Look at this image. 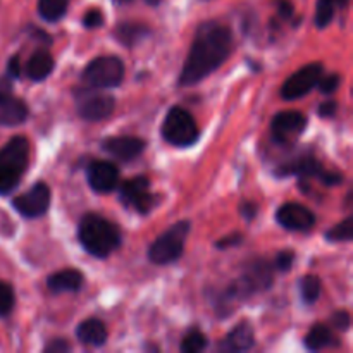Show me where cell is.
<instances>
[{"instance_id":"obj_27","label":"cell","mask_w":353,"mask_h":353,"mask_svg":"<svg viewBox=\"0 0 353 353\" xmlns=\"http://www.w3.org/2000/svg\"><path fill=\"white\" fill-rule=\"evenodd\" d=\"M334 9H336V2L334 0H317L316 9V24L317 28H326L331 23L334 16Z\"/></svg>"},{"instance_id":"obj_12","label":"cell","mask_w":353,"mask_h":353,"mask_svg":"<svg viewBox=\"0 0 353 353\" xmlns=\"http://www.w3.org/2000/svg\"><path fill=\"white\" fill-rule=\"evenodd\" d=\"M50 188L45 183H37L26 193L16 196L12 205L21 216L33 219V217H40L47 212L48 207H50Z\"/></svg>"},{"instance_id":"obj_14","label":"cell","mask_w":353,"mask_h":353,"mask_svg":"<svg viewBox=\"0 0 353 353\" xmlns=\"http://www.w3.org/2000/svg\"><path fill=\"white\" fill-rule=\"evenodd\" d=\"M88 185L97 193H110L119 183V169L107 161H95L88 165Z\"/></svg>"},{"instance_id":"obj_6","label":"cell","mask_w":353,"mask_h":353,"mask_svg":"<svg viewBox=\"0 0 353 353\" xmlns=\"http://www.w3.org/2000/svg\"><path fill=\"white\" fill-rule=\"evenodd\" d=\"M188 233V221L176 223L174 226L169 228L164 234H161V236L152 243L150 250H148V259H150L154 264H171V262L178 261L183 254V248H185V241Z\"/></svg>"},{"instance_id":"obj_34","label":"cell","mask_w":353,"mask_h":353,"mask_svg":"<svg viewBox=\"0 0 353 353\" xmlns=\"http://www.w3.org/2000/svg\"><path fill=\"white\" fill-rule=\"evenodd\" d=\"M241 240H243V238H241V234L234 233V234H231V236H226V238H223V240L217 241L216 247L221 248V250H224V248L236 247V245L241 243Z\"/></svg>"},{"instance_id":"obj_4","label":"cell","mask_w":353,"mask_h":353,"mask_svg":"<svg viewBox=\"0 0 353 353\" xmlns=\"http://www.w3.org/2000/svg\"><path fill=\"white\" fill-rule=\"evenodd\" d=\"M272 285V268L265 261H255L254 264L248 265L245 269L243 274L240 276L236 283L228 288V292L221 296L219 302L224 307H228L231 302H240V300H247L248 296L254 293L264 292Z\"/></svg>"},{"instance_id":"obj_32","label":"cell","mask_w":353,"mask_h":353,"mask_svg":"<svg viewBox=\"0 0 353 353\" xmlns=\"http://www.w3.org/2000/svg\"><path fill=\"white\" fill-rule=\"evenodd\" d=\"M331 324H333L336 330L347 331L350 327V314L347 310H338L333 317H331Z\"/></svg>"},{"instance_id":"obj_3","label":"cell","mask_w":353,"mask_h":353,"mask_svg":"<svg viewBox=\"0 0 353 353\" xmlns=\"http://www.w3.org/2000/svg\"><path fill=\"white\" fill-rule=\"evenodd\" d=\"M30 161V143L24 137H14L0 150V195L17 188Z\"/></svg>"},{"instance_id":"obj_5","label":"cell","mask_w":353,"mask_h":353,"mask_svg":"<svg viewBox=\"0 0 353 353\" xmlns=\"http://www.w3.org/2000/svg\"><path fill=\"white\" fill-rule=\"evenodd\" d=\"M162 137L174 147H192L199 141V126L192 114L181 107H172L162 124Z\"/></svg>"},{"instance_id":"obj_36","label":"cell","mask_w":353,"mask_h":353,"mask_svg":"<svg viewBox=\"0 0 353 353\" xmlns=\"http://www.w3.org/2000/svg\"><path fill=\"white\" fill-rule=\"evenodd\" d=\"M336 109H338V105H336V102H333V100H331V102H324V103H321V107H319V116L321 117H333L334 114H336Z\"/></svg>"},{"instance_id":"obj_8","label":"cell","mask_w":353,"mask_h":353,"mask_svg":"<svg viewBox=\"0 0 353 353\" xmlns=\"http://www.w3.org/2000/svg\"><path fill=\"white\" fill-rule=\"evenodd\" d=\"M116 100L109 93H103L90 86L88 90L76 92V109L86 121H102L112 114Z\"/></svg>"},{"instance_id":"obj_23","label":"cell","mask_w":353,"mask_h":353,"mask_svg":"<svg viewBox=\"0 0 353 353\" xmlns=\"http://www.w3.org/2000/svg\"><path fill=\"white\" fill-rule=\"evenodd\" d=\"M69 2L71 0H38V12L45 21L55 23L68 12Z\"/></svg>"},{"instance_id":"obj_16","label":"cell","mask_w":353,"mask_h":353,"mask_svg":"<svg viewBox=\"0 0 353 353\" xmlns=\"http://www.w3.org/2000/svg\"><path fill=\"white\" fill-rule=\"evenodd\" d=\"M28 117V105L10 95L9 90H0V126H17Z\"/></svg>"},{"instance_id":"obj_18","label":"cell","mask_w":353,"mask_h":353,"mask_svg":"<svg viewBox=\"0 0 353 353\" xmlns=\"http://www.w3.org/2000/svg\"><path fill=\"white\" fill-rule=\"evenodd\" d=\"M83 281H85V278H83L81 272L76 271V269H65V271L52 274L47 279V286L54 293H69L81 290Z\"/></svg>"},{"instance_id":"obj_28","label":"cell","mask_w":353,"mask_h":353,"mask_svg":"<svg viewBox=\"0 0 353 353\" xmlns=\"http://www.w3.org/2000/svg\"><path fill=\"white\" fill-rule=\"evenodd\" d=\"M14 303H16L14 288L9 283H0V317L9 316L14 309Z\"/></svg>"},{"instance_id":"obj_9","label":"cell","mask_w":353,"mask_h":353,"mask_svg":"<svg viewBox=\"0 0 353 353\" xmlns=\"http://www.w3.org/2000/svg\"><path fill=\"white\" fill-rule=\"evenodd\" d=\"M150 181L145 176L128 179L119 188V199L124 205L131 207L140 214H148L157 205V196L148 190Z\"/></svg>"},{"instance_id":"obj_20","label":"cell","mask_w":353,"mask_h":353,"mask_svg":"<svg viewBox=\"0 0 353 353\" xmlns=\"http://www.w3.org/2000/svg\"><path fill=\"white\" fill-rule=\"evenodd\" d=\"M54 71V57L47 50H37L26 64V74L33 81H43Z\"/></svg>"},{"instance_id":"obj_7","label":"cell","mask_w":353,"mask_h":353,"mask_svg":"<svg viewBox=\"0 0 353 353\" xmlns=\"http://www.w3.org/2000/svg\"><path fill=\"white\" fill-rule=\"evenodd\" d=\"M83 79L93 88H114L124 79V64L114 55H103L90 62L83 72Z\"/></svg>"},{"instance_id":"obj_17","label":"cell","mask_w":353,"mask_h":353,"mask_svg":"<svg viewBox=\"0 0 353 353\" xmlns=\"http://www.w3.org/2000/svg\"><path fill=\"white\" fill-rule=\"evenodd\" d=\"M254 330L248 323H241L221 341V352H245L254 347Z\"/></svg>"},{"instance_id":"obj_22","label":"cell","mask_w":353,"mask_h":353,"mask_svg":"<svg viewBox=\"0 0 353 353\" xmlns=\"http://www.w3.org/2000/svg\"><path fill=\"white\" fill-rule=\"evenodd\" d=\"M150 33L145 24L140 23H121L117 24L116 30H114V37L117 41H121L126 47H133V45L140 43L141 40L147 38V34Z\"/></svg>"},{"instance_id":"obj_29","label":"cell","mask_w":353,"mask_h":353,"mask_svg":"<svg viewBox=\"0 0 353 353\" xmlns=\"http://www.w3.org/2000/svg\"><path fill=\"white\" fill-rule=\"evenodd\" d=\"M317 85H319V90L323 93H326V95H330V93L336 92V88L340 86V76L338 74H327V76H321V79L317 81Z\"/></svg>"},{"instance_id":"obj_25","label":"cell","mask_w":353,"mask_h":353,"mask_svg":"<svg viewBox=\"0 0 353 353\" xmlns=\"http://www.w3.org/2000/svg\"><path fill=\"white\" fill-rule=\"evenodd\" d=\"M353 238V217L348 216L343 223L336 224L326 233V240L333 243H343V241H352Z\"/></svg>"},{"instance_id":"obj_38","label":"cell","mask_w":353,"mask_h":353,"mask_svg":"<svg viewBox=\"0 0 353 353\" xmlns=\"http://www.w3.org/2000/svg\"><path fill=\"white\" fill-rule=\"evenodd\" d=\"M278 9H279V14H281V17H285V19L292 17L293 6L290 0H278Z\"/></svg>"},{"instance_id":"obj_33","label":"cell","mask_w":353,"mask_h":353,"mask_svg":"<svg viewBox=\"0 0 353 353\" xmlns=\"http://www.w3.org/2000/svg\"><path fill=\"white\" fill-rule=\"evenodd\" d=\"M69 350H71V345H69L65 340H61V338H57V340H54L50 345L45 347V352H50V353H64Z\"/></svg>"},{"instance_id":"obj_10","label":"cell","mask_w":353,"mask_h":353,"mask_svg":"<svg viewBox=\"0 0 353 353\" xmlns=\"http://www.w3.org/2000/svg\"><path fill=\"white\" fill-rule=\"evenodd\" d=\"M307 117L296 110H285L276 114L271 123L272 141L278 145H290L305 131Z\"/></svg>"},{"instance_id":"obj_1","label":"cell","mask_w":353,"mask_h":353,"mask_svg":"<svg viewBox=\"0 0 353 353\" xmlns=\"http://www.w3.org/2000/svg\"><path fill=\"white\" fill-rule=\"evenodd\" d=\"M231 48H233V34L230 28L214 21L200 24L183 65L179 85H195L212 74L230 57Z\"/></svg>"},{"instance_id":"obj_2","label":"cell","mask_w":353,"mask_h":353,"mask_svg":"<svg viewBox=\"0 0 353 353\" xmlns=\"http://www.w3.org/2000/svg\"><path fill=\"white\" fill-rule=\"evenodd\" d=\"M78 236L83 248L97 259L109 257L121 245L119 228L99 214H86L79 221Z\"/></svg>"},{"instance_id":"obj_15","label":"cell","mask_w":353,"mask_h":353,"mask_svg":"<svg viewBox=\"0 0 353 353\" xmlns=\"http://www.w3.org/2000/svg\"><path fill=\"white\" fill-rule=\"evenodd\" d=\"M102 148L117 161H133L145 150V141L134 137H112L102 141Z\"/></svg>"},{"instance_id":"obj_37","label":"cell","mask_w":353,"mask_h":353,"mask_svg":"<svg viewBox=\"0 0 353 353\" xmlns=\"http://www.w3.org/2000/svg\"><path fill=\"white\" fill-rule=\"evenodd\" d=\"M7 72H9L10 78H19L21 65H19V57H17V55L10 57L9 64H7Z\"/></svg>"},{"instance_id":"obj_24","label":"cell","mask_w":353,"mask_h":353,"mask_svg":"<svg viewBox=\"0 0 353 353\" xmlns=\"http://www.w3.org/2000/svg\"><path fill=\"white\" fill-rule=\"evenodd\" d=\"M300 295L305 303H316L321 295V279L317 276L309 274L300 279Z\"/></svg>"},{"instance_id":"obj_11","label":"cell","mask_w":353,"mask_h":353,"mask_svg":"<svg viewBox=\"0 0 353 353\" xmlns=\"http://www.w3.org/2000/svg\"><path fill=\"white\" fill-rule=\"evenodd\" d=\"M323 74H324L323 64H319V62L307 64L305 68H302L300 71H296L295 74H292L288 79H286V83L281 88L283 99L296 100L300 99V97L307 95V93L317 85V81H319Z\"/></svg>"},{"instance_id":"obj_19","label":"cell","mask_w":353,"mask_h":353,"mask_svg":"<svg viewBox=\"0 0 353 353\" xmlns=\"http://www.w3.org/2000/svg\"><path fill=\"white\" fill-rule=\"evenodd\" d=\"M76 336L79 341L92 347H100L107 341V330L103 326L102 321L99 319H88L83 321L78 327H76Z\"/></svg>"},{"instance_id":"obj_40","label":"cell","mask_w":353,"mask_h":353,"mask_svg":"<svg viewBox=\"0 0 353 353\" xmlns=\"http://www.w3.org/2000/svg\"><path fill=\"white\" fill-rule=\"evenodd\" d=\"M334 2H336V6H340V7H347L348 0H334Z\"/></svg>"},{"instance_id":"obj_30","label":"cell","mask_w":353,"mask_h":353,"mask_svg":"<svg viewBox=\"0 0 353 353\" xmlns=\"http://www.w3.org/2000/svg\"><path fill=\"white\" fill-rule=\"evenodd\" d=\"M83 24L86 28H100L103 24V14L99 9H90L83 17Z\"/></svg>"},{"instance_id":"obj_26","label":"cell","mask_w":353,"mask_h":353,"mask_svg":"<svg viewBox=\"0 0 353 353\" xmlns=\"http://www.w3.org/2000/svg\"><path fill=\"white\" fill-rule=\"evenodd\" d=\"M205 348H207V336L199 330L190 331L181 343V352L185 353H196V352L205 350Z\"/></svg>"},{"instance_id":"obj_35","label":"cell","mask_w":353,"mask_h":353,"mask_svg":"<svg viewBox=\"0 0 353 353\" xmlns=\"http://www.w3.org/2000/svg\"><path fill=\"white\" fill-rule=\"evenodd\" d=\"M240 212H241V216L245 217V219L252 221L255 216H257V205H255V203H252V202H243V203H241V207H240Z\"/></svg>"},{"instance_id":"obj_31","label":"cell","mask_w":353,"mask_h":353,"mask_svg":"<svg viewBox=\"0 0 353 353\" xmlns=\"http://www.w3.org/2000/svg\"><path fill=\"white\" fill-rule=\"evenodd\" d=\"M293 261H295V254H293L292 250H285L276 257V268H278L279 271L286 272L292 269Z\"/></svg>"},{"instance_id":"obj_13","label":"cell","mask_w":353,"mask_h":353,"mask_svg":"<svg viewBox=\"0 0 353 353\" xmlns=\"http://www.w3.org/2000/svg\"><path fill=\"white\" fill-rule=\"evenodd\" d=\"M279 226H283L288 231H307L316 224V216L310 209L300 203L290 202L279 207L276 212Z\"/></svg>"},{"instance_id":"obj_39","label":"cell","mask_w":353,"mask_h":353,"mask_svg":"<svg viewBox=\"0 0 353 353\" xmlns=\"http://www.w3.org/2000/svg\"><path fill=\"white\" fill-rule=\"evenodd\" d=\"M114 2H116V3H126V2H131V0H114ZM147 2L150 3V6H157L161 0H147Z\"/></svg>"},{"instance_id":"obj_21","label":"cell","mask_w":353,"mask_h":353,"mask_svg":"<svg viewBox=\"0 0 353 353\" xmlns=\"http://www.w3.org/2000/svg\"><path fill=\"white\" fill-rule=\"evenodd\" d=\"M305 347L310 352H319L324 350V348L338 347V340L330 327L324 326V324H317L305 336Z\"/></svg>"}]
</instances>
